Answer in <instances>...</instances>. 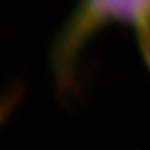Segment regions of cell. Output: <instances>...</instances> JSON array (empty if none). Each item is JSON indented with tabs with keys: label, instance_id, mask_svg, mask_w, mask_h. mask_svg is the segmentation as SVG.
<instances>
[{
	"label": "cell",
	"instance_id": "cell-1",
	"mask_svg": "<svg viewBox=\"0 0 150 150\" xmlns=\"http://www.w3.org/2000/svg\"><path fill=\"white\" fill-rule=\"evenodd\" d=\"M129 25L150 67V0H82L55 50V69L62 79L72 74L80 48L107 23Z\"/></svg>",
	"mask_w": 150,
	"mask_h": 150
}]
</instances>
